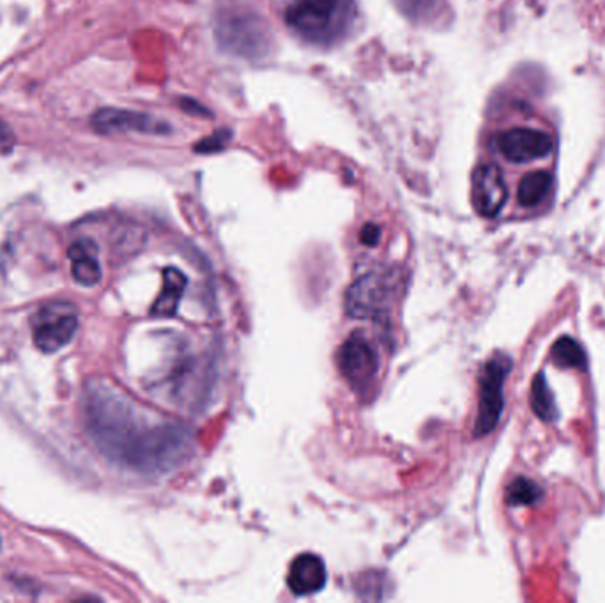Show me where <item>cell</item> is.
Listing matches in <instances>:
<instances>
[{"label":"cell","instance_id":"cell-6","mask_svg":"<svg viewBox=\"0 0 605 603\" xmlns=\"http://www.w3.org/2000/svg\"><path fill=\"white\" fill-rule=\"evenodd\" d=\"M78 329V313L69 303H52L39 308L32 319V340L39 351L54 354L73 340Z\"/></svg>","mask_w":605,"mask_h":603},{"label":"cell","instance_id":"cell-14","mask_svg":"<svg viewBox=\"0 0 605 603\" xmlns=\"http://www.w3.org/2000/svg\"><path fill=\"white\" fill-rule=\"evenodd\" d=\"M229 138V131H218V133H215L213 137L206 138V140L199 142L200 146H197V151H200V153H211V151H218V149H222V147L227 144V140H229Z\"/></svg>","mask_w":605,"mask_h":603},{"label":"cell","instance_id":"cell-11","mask_svg":"<svg viewBox=\"0 0 605 603\" xmlns=\"http://www.w3.org/2000/svg\"><path fill=\"white\" fill-rule=\"evenodd\" d=\"M68 257L71 260V276L82 287H94L101 280L100 259L98 248L89 241L82 239L75 245L69 246Z\"/></svg>","mask_w":605,"mask_h":603},{"label":"cell","instance_id":"cell-17","mask_svg":"<svg viewBox=\"0 0 605 603\" xmlns=\"http://www.w3.org/2000/svg\"><path fill=\"white\" fill-rule=\"evenodd\" d=\"M183 108L184 110H186V112H192V114H195V112H197V114L209 115V112H207L206 108L200 107L199 103H195V101L193 100H184Z\"/></svg>","mask_w":605,"mask_h":603},{"label":"cell","instance_id":"cell-3","mask_svg":"<svg viewBox=\"0 0 605 603\" xmlns=\"http://www.w3.org/2000/svg\"><path fill=\"white\" fill-rule=\"evenodd\" d=\"M353 13V0H289L284 22L299 38L324 45L344 34Z\"/></svg>","mask_w":605,"mask_h":603},{"label":"cell","instance_id":"cell-4","mask_svg":"<svg viewBox=\"0 0 605 603\" xmlns=\"http://www.w3.org/2000/svg\"><path fill=\"white\" fill-rule=\"evenodd\" d=\"M215 34L218 43L241 57H262L271 46V32L261 15L250 8L230 4L216 15Z\"/></svg>","mask_w":605,"mask_h":603},{"label":"cell","instance_id":"cell-10","mask_svg":"<svg viewBox=\"0 0 605 603\" xmlns=\"http://www.w3.org/2000/svg\"><path fill=\"white\" fill-rule=\"evenodd\" d=\"M326 565L315 554H301L292 561L287 584L294 595L307 596L319 593L326 586Z\"/></svg>","mask_w":605,"mask_h":603},{"label":"cell","instance_id":"cell-16","mask_svg":"<svg viewBox=\"0 0 605 603\" xmlns=\"http://www.w3.org/2000/svg\"><path fill=\"white\" fill-rule=\"evenodd\" d=\"M361 243L367 246H374L379 243V239H381V229L377 227V225H372V223H367L363 229H361Z\"/></svg>","mask_w":605,"mask_h":603},{"label":"cell","instance_id":"cell-1","mask_svg":"<svg viewBox=\"0 0 605 603\" xmlns=\"http://www.w3.org/2000/svg\"><path fill=\"white\" fill-rule=\"evenodd\" d=\"M85 427L108 458L135 469L160 466L170 432L147 423L137 405L114 384L94 379L84 393Z\"/></svg>","mask_w":605,"mask_h":603},{"label":"cell","instance_id":"cell-2","mask_svg":"<svg viewBox=\"0 0 605 603\" xmlns=\"http://www.w3.org/2000/svg\"><path fill=\"white\" fill-rule=\"evenodd\" d=\"M489 149L492 163L498 165L503 176L508 168L517 174L512 193L524 177L540 172H558V130L551 117L533 103L522 101L510 107L505 123L492 131Z\"/></svg>","mask_w":605,"mask_h":603},{"label":"cell","instance_id":"cell-8","mask_svg":"<svg viewBox=\"0 0 605 603\" xmlns=\"http://www.w3.org/2000/svg\"><path fill=\"white\" fill-rule=\"evenodd\" d=\"M338 368L358 393L368 391L379 372L374 347L361 336H351L338 352Z\"/></svg>","mask_w":605,"mask_h":603},{"label":"cell","instance_id":"cell-9","mask_svg":"<svg viewBox=\"0 0 605 603\" xmlns=\"http://www.w3.org/2000/svg\"><path fill=\"white\" fill-rule=\"evenodd\" d=\"M92 128L98 133H142V135H169L172 126L167 121L149 114H140L123 108H101L92 115Z\"/></svg>","mask_w":605,"mask_h":603},{"label":"cell","instance_id":"cell-13","mask_svg":"<svg viewBox=\"0 0 605 603\" xmlns=\"http://www.w3.org/2000/svg\"><path fill=\"white\" fill-rule=\"evenodd\" d=\"M445 0H395L400 13L414 23H427L439 13Z\"/></svg>","mask_w":605,"mask_h":603},{"label":"cell","instance_id":"cell-7","mask_svg":"<svg viewBox=\"0 0 605 603\" xmlns=\"http://www.w3.org/2000/svg\"><path fill=\"white\" fill-rule=\"evenodd\" d=\"M471 199L478 214L483 218H498L510 204V190L503 172L496 163L482 161L473 170Z\"/></svg>","mask_w":605,"mask_h":603},{"label":"cell","instance_id":"cell-12","mask_svg":"<svg viewBox=\"0 0 605 603\" xmlns=\"http://www.w3.org/2000/svg\"><path fill=\"white\" fill-rule=\"evenodd\" d=\"M186 287H188V278L183 271H179L177 268H165L163 287H161L160 296L154 301L151 315L163 317V319L174 317L179 310Z\"/></svg>","mask_w":605,"mask_h":603},{"label":"cell","instance_id":"cell-5","mask_svg":"<svg viewBox=\"0 0 605 603\" xmlns=\"http://www.w3.org/2000/svg\"><path fill=\"white\" fill-rule=\"evenodd\" d=\"M402 289L399 269L372 271L363 275L345 294V312L356 319H379L388 312V306Z\"/></svg>","mask_w":605,"mask_h":603},{"label":"cell","instance_id":"cell-15","mask_svg":"<svg viewBox=\"0 0 605 603\" xmlns=\"http://www.w3.org/2000/svg\"><path fill=\"white\" fill-rule=\"evenodd\" d=\"M16 144V137L13 130L9 128L6 121L0 119V154L9 153Z\"/></svg>","mask_w":605,"mask_h":603}]
</instances>
